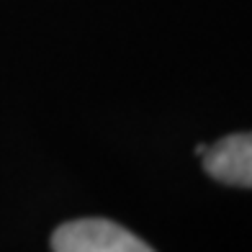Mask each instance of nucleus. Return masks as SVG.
<instances>
[{"instance_id":"nucleus-1","label":"nucleus","mask_w":252,"mask_h":252,"mask_svg":"<svg viewBox=\"0 0 252 252\" xmlns=\"http://www.w3.org/2000/svg\"><path fill=\"white\" fill-rule=\"evenodd\" d=\"M54 252H155L126 226L108 219H77L57 226L52 234Z\"/></svg>"},{"instance_id":"nucleus-2","label":"nucleus","mask_w":252,"mask_h":252,"mask_svg":"<svg viewBox=\"0 0 252 252\" xmlns=\"http://www.w3.org/2000/svg\"><path fill=\"white\" fill-rule=\"evenodd\" d=\"M203 170L234 188H252V131L229 134L203 155Z\"/></svg>"},{"instance_id":"nucleus-3","label":"nucleus","mask_w":252,"mask_h":252,"mask_svg":"<svg viewBox=\"0 0 252 252\" xmlns=\"http://www.w3.org/2000/svg\"><path fill=\"white\" fill-rule=\"evenodd\" d=\"M206 150H209V144H196V155H198V157H203Z\"/></svg>"}]
</instances>
